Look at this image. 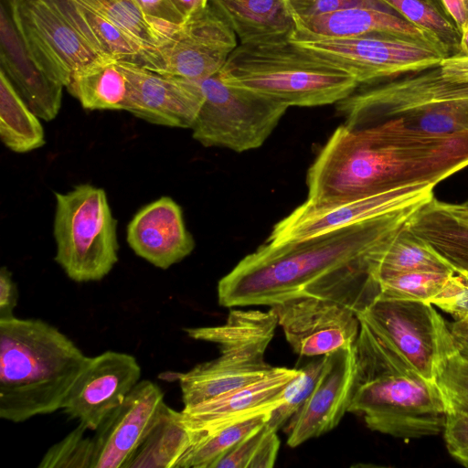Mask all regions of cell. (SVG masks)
I'll return each instance as SVG.
<instances>
[{
    "instance_id": "cell-21",
    "label": "cell",
    "mask_w": 468,
    "mask_h": 468,
    "mask_svg": "<svg viewBox=\"0 0 468 468\" xmlns=\"http://www.w3.org/2000/svg\"><path fill=\"white\" fill-rule=\"evenodd\" d=\"M126 239L137 256L163 270L184 260L195 248L181 207L166 196L137 211L127 225Z\"/></svg>"
},
{
    "instance_id": "cell-17",
    "label": "cell",
    "mask_w": 468,
    "mask_h": 468,
    "mask_svg": "<svg viewBox=\"0 0 468 468\" xmlns=\"http://www.w3.org/2000/svg\"><path fill=\"white\" fill-rule=\"evenodd\" d=\"M116 62L130 85L127 112L154 124L192 127L203 102L198 81L162 75L136 62Z\"/></svg>"
},
{
    "instance_id": "cell-16",
    "label": "cell",
    "mask_w": 468,
    "mask_h": 468,
    "mask_svg": "<svg viewBox=\"0 0 468 468\" xmlns=\"http://www.w3.org/2000/svg\"><path fill=\"white\" fill-rule=\"evenodd\" d=\"M141 367L130 354L106 351L88 360L62 408L87 430L101 422L140 381Z\"/></svg>"
},
{
    "instance_id": "cell-38",
    "label": "cell",
    "mask_w": 468,
    "mask_h": 468,
    "mask_svg": "<svg viewBox=\"0 0 468 468\" xmlns=\"http://www.w3.org/2000/svg\"><path fill=\"white\" fill-rule=\"evenodd\" d=\"M429 303L451 314L455 321H468V277L453 271Z\"/></svg>"
},
{
    "instance_id": "cell-43",
    "label": "cell",
    "mask_w": 468,
    "mask_h": 468,
    "mask_svg": "<svg viewBox=\"0 0 468 468\" xmlns=\"http://www.w3.org/2000/svg\"><path fill=\"white\" fill-rule=\"evenodd\" d=\"M440 67L446 80L468 85V56L447 57L442 59Z\"/></svg>"
},
{
    "instance_id": "cell-22",
    "label": "cell",
    "mask_w": 468,
    "mask_h": 468,
    "mask_svg": "<svg viewBox=\"0 0 468 468\" xmlns=\"http://www.w3.org/2000/svg\"><path fill=\"white\" fill-rule=\"evenodd\" d=\"M0 39L1 69L30 109L40 119L52 121L59 112L64 87L48 78L31 59L3 5Z\"/></svg>"
},
{
    "instance_id": "cell-7",
    "label": "cell",
    "mask_w": 468,
    "mask_h": 468,
    "mask_svg": "<svg viewBox=\"0 0 468 468\" xmlns=\"http://www.w3.org/2000/svg\"><path fill=\"white\" fill-rule=\"evenodd\" d=\"M8 13L37 68L67 87L75 74L114 60L101 48L73 0H8Z\"/></svg>"
},
{
    "instance_id": "cell-41",
    "label": "cell",
    "mask_w": 468,
    "mask_h": 468,
    "mask_svg": "<svg viewBox=\"0 0 468 468\" xmlns=\"http://www.w3.org/2000/svg\"><path fill=\"white\" fill-rule=\"evenodd\" d=\"M17 289L12 274L6 267L0 271V319L14 316L17 303Z\"/></svg>"
},
{
    "instance_id": "cell-27",
    "label": "cell",
    "mask_w": 468,
    "mask_h": 468,
    "mask_svg": "<svg viewBox=\"0 0 468 468\" xmlns=\"http://www.w3.org/2000/svg\"><path fill=\"white\" fill-rule=\"evenodd\" d=\"M66 88L86 110L128 111L130 85L116 60L78 72Z\"/></svg>"
},
{
    "instance_id": "cell-12",
    "label": "cell",
    "mask_w": 468,
    "mask_h": 468,
    "mask_svg": "<svg viewBox=\"0 0 468 468\" xmlns=\"http://www.w3.org/2000/svg\"><path fill=\"white\" fill-rule=\"evenodd\" d=\"M356 316L429 380L458 351L451 327L429 303L377 297Z\"/></svg>"
},
{
    "instance_id": "cell-18",
    "label": "cell",
    "mask_w": 468,
    "mask_h": 468,
    "mask_svg": "<svg viewBox=\"0 0 468 468\" xmlns=\"http://www.w3.org/2000/svg\"><path fill=\"white\" fill-rule=\"evenodd\" d=\"M300 368L273 367L263 378L198 404L184 407V422L192 443L228 425L271 413L282 405L288 384Z\"/></svg>"
},
{
    "instance_id": "cell-8",
    "label": "cell",
    "mask_w": 468,
    "mask_h": 468,
    "mask_svg": "<svg viewBox=\"0 0 468 468\" xmlns=\"http://www.w3.org/2000/svg\"><path fill=\"white\" fill-rule=\"evenodd\" d=\"M55 198V261L74 282L102 280L119 259L118 223L106 192L80 184Z\"/></svg>"
},
{
    "instance_id": "cell-32",
    "label": "cell",
    "mask_w": 468,
    "mask_h": 468,
    "mask_svg": "<svg viewBox=\"0 0 468 468\" xmlns=\"http://www.w3.org/2000/svg\"><path fill=\"white\" fill-rule=\"evenodd\" d=\"M270 413L250 418L204 436L193 442L178 468H212L228 451L265 424Z\"/></svg>"
},
{
    "instance_id": "cell-23",
    "label": "cell",
    "mask_w": 468,
    "mask_h": 468,
    "mask_svg": "<svg viewBox=\"0 0 468 468\" xmlns=\"http://www.w3.org/2000/svg\"><path fill=\"white\" fill-rule=\"evenodd\" d=\"M295 25V30L321 37L386 33L428 41L442 49L431 35L383 6H352L298 21Z\"/></svg>"
},
{
    "instance_id": "cell-1",
    "label": "cell",
    "mask_w": 468,
    "mask_h": 468,
    "mask_svg": "<svg viewBox=\"0 0 468 468\" xmlns=\"http://www.w3.org/2000/svg\"><path fill=\"white\" fill-rule=\"evenodd\" d=\"M420 207H409L302 241H266L221 278L218 303L229 308L271 306L311 296L340 303L356 314L379 293L371 273L372 253Z\"/></svg>"
},
{
    "instance_id": "cell-44",
    "label": "cell",
    "mask_w": 468,
    "mask_h": 468,
    "mask_svg": "<svg viewBox=\"0 0 468 468\" xmlns=\"http://www.w3.org/2000/svg\"><path fill=\"white\" fill-rule=\"evenodd\" d=\"M442 3L462 34L468 27V0H442Z\"/></svg>"
},
{
    "instance_id": "cell-11",
    "label": "cell",
    "mask_w": 468,
    "mask_h": 468,
    "mask_svg": "<svg viewBox=\"0 0 468 468\" xmlns=\"http://www.w3.org/2000/svg\"><path fill=\"white\" fill-rule=\"evenodd\" d=\"M468 103V85L446 80L437 66L356 90L336 103L345 124L362 127L391 119L406 127L444 106Z\"/></svg>"
},
{
    "instance_id": "cell-4",
    "label": "cell",
    "mask_w": 468,
    "mask_h": 468,
    "mask_svg": "<svg viewBox=\"0 0 468 468\" xmlns=\"http://www.w3.org/2000/svg\"><path fill=\"white\" fill-rule=\"evenodd\" d=\"M89 356L40 319H0V418L23 422L62 410Z\"/></svg>"
},
{
    "instance_id": "cell-39",
    "label": "cell",
    "mask_w": 468,
    "mask_h": 468,
    "mask_svg": "<svg viewBox=\"0 0 468 468\" xmlns=\"http://www.w3.org/2000/svg\"><path fill=\"white\" fill-rule=\"evenodd\" d=\"M443 436L451 456L468 467V415L447 411Z\"/></svg>"
},
{
    "instance_id": "cell-6",
    "label": "cell",
    "mask_w": 468,
    "mask_h": 468,
    "mask_svg": "<svg viewBox=\"0 0 468 468\" xmlns=\"http://www.w3.org/2000/svg\"><path fill=\"white\" fill-rule=\"evenodd\" d=\"M277 325V316L271 308L267 312L232 308L223 324L185 328L190 338L216 344L219 355L187 372L176 374L184 407L265 377L273 367L265 361V351Z\"/></svg>"
},
{
    "instance_id": "cell-35",
    "label": "cell",
    "mask_w": 468,
    "mask_h": 468,
    "mask_svg": "<svg viewBox=\"0 0 468 468\" xmlns=\"http://www.w3.org/2000/svg\"><path fill=\"white\" fill-rule=\"evenodd\" d=\"M324 356H316L306 366L300 368V373L284 390L283 402L272 410L267 424L277 431L284 426L303 407L311 394L324 366Z\"/></svg>"
},
{
    "instance_id": "cell-26",
    "label": "cell",
    "mask_w": 468,
    "mask_h": 468,
    "mask_svg": "<svg viewBox=\"0 0 468 468\" xmlns=\"http://www.w3.org/2000/svg\"><path fill=\"white\" fill-rule=\"evenodd\" d=\"M192 444L181 411L165 403L159 416L125 468H178Z\"/></svg>"
},
{
    "instance_id": "cell-3",
    "label": "cell",
    "mask_w": 468,
    "mask_h": 468,
    "mask_svg": "<svg viewBox=\"0 0 468 468\" xmlns=\"http://www.w3.org/2000/svg\"><path fill=\"white\" fill-rule=\"evenodd\" d=\"M348 412L372 431L405 440L443 431L447 409L436 381L425 378L397 350L360 322Z\"/></svg>"
},
{
    "instance_id": "cell-13",
    "label": "cell",
    "mask_w": 468,
    "mask_h": 468,
    "mask_svg": "<svg viewBox=\"0 0 468 468\" xmlns=\"http://www.w3.org/2000/svg\"><path fill=\"white\" fill-rule=\"evenodd\" d=\"M434 186L419 182L339 202L305 201L273 227L267 242L302 241L402 209L422 207L434 197Z\"/></svg>"
},
{
    "instance_id": "cell-40",
    "label": "cell",
    "mask_w": 468,
    "mask_h": 468,
    "mask_svg": "<svg viewBox=\"0 0 468 468\" xmlns=\"http://www.w3.org/2000/svg\"><path fill=\"white\" fill-rule=\"evenodd\" d=\"M295 23L321 14L352 6H383L377 0H287Z\"/></svg>"
},
{
    "instance_id": "cell-29",
    "label": "cell",
    "mask_w": 468,
    "mask_h": 468,
    "mask_svg": "<svg viewBox=\"0 0 468 468\" xmlns=\"http://www.w3.org/2000/svg\"><path fill=\"white\" fill-rule=\"evenodd\" d=\"M371 273L378 280L412 271H452L409 228L408 223L371 255Z\"/></svg>"
},
{
    "instance_id": "cell-15",
    "label": "cell",
    "mask_w": 468,
    "mask_h": 468,
    "mask_svg": "<svg viewBox=\"0 0 468 468\" xmlns=\"http://www.w3.org/2000/svg\"><path fill=\"white\" fill-rule=\"evenodd\" d=\"M292 350L316 357L353 346L360 328L356 313L347 306L317 297L301 296L270 306Z\"/></svg>"
},
{
    "instance_id": "cell-36",
    "label": "cell",
    "mask_w": 468,
    "mask_h": 468,
    "mask_svg": "<svg viewBox=\"0 0 468 468\" xmlns=\"http://www.w3.org/2000/svg\"><path fill=\"white\" fill-rule=\"evenodd\" d=\"M87 429L79 424L64 439L51 446L38 464L39 468H91L93 439L85 436Z\"/></svg>"
},
{
    "instance_id": "cell-10",
    "label": "cell",
    "mask_w": 468,
    "mask_h": 468,
    "mask_svg": "<svg viewBox=\"0 0 468 468\" xmlns=\"http://www.w3.org/2000/svg\"><path fill=\"white\" fill-rule=\"evenodd\" d=\"M203 102L190 128L207 147L240 153L263 144L289 108L250 90L233 86L218 73L199 80Z\"/></svg>"
},
{
    "instance_id": "cell-2",
    "label": "cell",
    "mask_w": 468,
    "mask_h": 468,
    "mask_svg": "<svg viewBox=\"0 0 468 468\" xmlns=\"http://www.w3.org/2000/svg\"><path fill=\"white\" fill-rule=\"evenodd\" d=\"M468 166V130L434 134L399 119L338 126L308 169L306 201L334 203L413 183L435 186Z\"/></svg>"
},
{
    "instance_id": "cell-31",
    "label": "cell",
    "mask_w": 468,
    "mask_h": 468,
    "mask_svg": "<svg viewBox=\"0 0 468 468\" xmlns=\"http://www.w3.org/2000/svg\"><path fill=\"white\" fill-rule=\"evenodd\" d=\"M431 35L448 57L460 54L461 33L442 0H377Z\"/></svg>"
},
{
    "instance_id": "cell-42",
    "label": "cell",
    "mask_w": 468,
    "mask_h": 468,
    "mask_svg": "<svg viewBox=\"0 0 468 468\" xmlns=\"http://www.w3.org/2000/svg\"><path fill=\"white\" fill-rule=\"evenodd\" d=\"M142 6L150 15L172 22L174 24L182 25L186 18L178 10L173 0H138Z\"/></svg>"
},
{
    "instance_id": "cell-49",
    "label": "cell",
    "mask_w": 468,
    "mask_h": 468,
    "mask_svg": "<svg viewBox=\"0 0 468 468\" xmlns=\"http://www.w3.org/2000/svg\"><path fill=\"white\" fill-rule=\"evenodd\" d=\"M464 323V322H463ZM467 326H468V324L464 323Z\"/></svg>"
},
{
    "instance_id": "cell-46",
    "label": "cell",
    "mask_w": 468,
    "mask_h": 468,
    "mask_svg": "<svg viewBox=\"0 0 468 468\" xmlns=\"http://www.w3.org/2000/svg\"><path fill=\"white\" fill-rule=\"evenodd\" d=\"M173 2L186 19L208 5V0H173Z\"/></svg>"
},
{
    "instance_id": "cell-47",
    "label": "cell",
    "mask_w": 468,
    "mask_h": 468,
    "mask_svg": "<svg viewBox=\"0 0 468 468\" xmlns=\"http://www.w3.org/2000/svg\"><path fill=\"white\" fill-rule=\"evenodd\" d=\"M446 208L455 217L468 221V201L462 204L445 203Z\"/></svg>"
},
{
    "instance_id": "cell-34",
    "label": "cell",
    "mask_w": 468,
    "mask_h": 468,
    "mask_svg": "<svg viewBox=\"0 0 468 468\" xmlns=\"http://www.w3.org/2000/svg\"><path fill=\"white\" fill-rule=\"evenodd\" d=\"M453 271H412L378 280V297L429 303L442 288Z\"/></svg>"
},
{
    "instance_id": "cell-33",
    "label": "cell",
    "mask_w": 468,
    "mask_h": 468,
    "mask_svg": "<svg viewBox=\"0 0 468 468\" xmlns=\"http://www.w3.org/2000/svg\"><path fill=\"white\" fill-rule=\"evenodd\" d=\"M280 443L277 431L265 423L228 451L212 468H271Z\"/></svg>"
},
{
    "instance_id": "cell-45",
    "label": "cell",
    "mask_w": 468,
    "mask_h": 468,
    "mask_svg": "<svg viewBox=\"0 0 468 468\" xmlns=\"http://www.w3.org/2000/svg\"><path fill=\"white\" fill-rule=\"evenodd\" d=\"M456 342L458 352L468 359V326L460 321H455L450 325Z\"/></svg>"
},
{
    "instance_id": "cell-37",
    "label": "cell",
    "mask_w": 468,
    "mask_h": 468,
    "mask_svg": "<svg viewBox=\"0 0 468 468\" xmlns=\"http://www.w3.org/2000/svg\"><path fill=\"white\" fill-rule=\"evenodd\" d=\"M447 411L468 415V359L458 351L442 365L436 378Z\"/></svg>"
},
{
    "instance_id": "cell-25",
    "label": "cell",
    "mask_w": 468,
    "mask_h": 468,
    "mask_svg": "<svg viewBox=\"0 0 468 468\" xmlns=\"http://www.w3.org/2000/svg\"><path fill=\"white\" fill-rule=\"evenodd\" d=\"M408 228L454 272L468 277V221L433 197L409 220Z\"/></svg>"
},
{
    "instance_id": "cell-14",
    "label": "cell",
    "mask_w": 468,
    "mask_h": 468,
    "mask_svg": "<svg viewBox=\"0 0 468 468\" xmlns=\"http://www.w3.org/2000/svg\"><path fill=\"white\" fill-rule=\"evenodd\" d=\"M238 46L236 34L208 2L159 48L157 62L150 70L199 81L218 73Z\"/></svg>"
},
{
    "instance_id": "cell-30",
    "label": "cell",
    "mask_w": 468,
    "mask_h": 468,
    "mask_svg": "<svg viewBox=\"0 0 468 468\" xmlns=\"http://www.w3.org/2000/svg\"><path fill=\"white\" fill-rule=\"evenodd\" d=\"M39 119L1 69L0 138L5 147L24 154L45 145V132Z\"/></svg>"
},
{
    "instance_id": "cell-9",
    "label": "cell",
    "mask_w": 468,
    "mask_h": 468,
    "mask_svg": "<svg viewBox=\"0 0 468 468\" xmlns=\"http://www.w3.org/2000/svg\"><path fill=\"white\" fill-rule=\"evenodd\" d=\"M290 41L315 58L349 73L359 85L434 68L447 58L431 42L386 33L321 37L294 30Z\"/></svg>"
},
{
    "instance_id": "cell-50",
    "label": "cell",
    "mask_w": 468,
    "mask_h": 468,
    "mask_svg": "<svg viewBox=\"0 0 468 468\" xmlns=\"http://www.w3.org/2000/svg\"><path fill=\"white\" fill-rule=\"evenodd\" d=\"M464 323L468 324V321H466V322H464Z\"/></svg>"
},
{
    "instance_id": "cell-19",
    "label": "cell",
    "mask_w": 468,
    "mask_h": 468,
    "mask_svg": "<svg viewBox=\"0 0 468 468\" xmlns=\"http://www.w3.org/2000/svg\"><path fill=\"white\" fill-rule=\"evenodd\" d=\"M355 373V345L324 355L323 368L311 394L287 425L290 447L319 437L339 424L348 411Z\"/></svg>"
},
{
    "instance_id": "cell-48",
    "label": "cell",
    "mask_w": 468,
    "mask_h": 468,
    "mask_svg": "<svg viewBox=\"0 0 468 468\" xmlns=\"http://www.w3.org/2000/svg\"><path fill=\"white\" fill-rule=\"evenodd\" d=\"M457 56H468V27L461 34L460 54Z\"/></svg>"
},
{
    "instance_id": "cell-20",
    "label": "cell",
    "mask_w": 468,
    "mask_h": 468,
    "mask_svg": "<svg viewBox=\"0 0 468 468\" xmlns=\"http://www.w3.org/2000/svg\"><path fill=\"white\" fill-rule=\"evenodd\" d=\"M164 404V393L156 383L139 381L95 430L91 468L125 467Z\"/></svg>"
},
{
    "instance_id": "cell-24",
    "label": "cell",
    "mask_w": 468,
    "mask_h": 468,
    "mask_svg": "<svg viewBox=\"0 0 468 468\" xmlns=\"http://www.w3.org/2000/svg\"><path fill=\"white\" fill-rule=\"evenodd\" d=\"M240 45L290 38L296 25L287 0H208Z\"/></svg>"
},
{
    "instance_id": "cell-5",
    "label": "cell",
    "mask_w": 468,
    "mask_h": 468,
    "mask_svg": "<svg viewBox=\"0 0 468 468\" xmlns=\"http://www.w3.org/2000/svg\"><path fill=\"white\" fill-rule=\"evenodd\" d=\"M218 75L228 84L261 93L288 107L337 103L359 86L352 75L315 58L290 38L239 44Z\"/></svg>"
},
{
    "instance_id": "cell-28",
    "label": "cell",
    "mask_w": 468,
    "mask_h": 468,
    "mask_svg": "<svg viewBox=\"0 0 468 468\" xmlns=\"http://www.w3.org/2000/svg\"><path fill=\"white\" fill-rule=\"evenodd\" d=\"M124 30L143 44L159 48L181 25L155 17L138 0H73Z\"/></svg>"
}]
</instances>
